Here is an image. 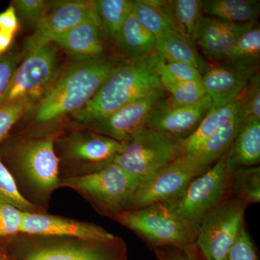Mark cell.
<instances>
[{"label": "cell", "instance_id": "obj_1", "mask_svg": "<svg viewBox=\"0 0 260 260\" xmlns=\"http://www.w3.org/2000/svg\"><path fill=\"white\" fill-rule=\"evenodd\" d=\"M57 135H13L0 143V159L23 199L47 212L59 188V161L54 148Z\"/></svg>", "mask_w": 260, "mask_h": 260}, {"label": "cell", "instance_id": "obj_24", "mask_svg": "<svg viewBox=\"0 0 260 260\" xmlns=\"http://www.w3.org/2000/svg\"><path fill=\"white\" fill-rule=\"evenodd\" d=\"M203 10L219 21L254 23L259 15L260 3L257 0H205Z\"/></svg>", "mask_w": 260, "mask_h": 260}, {"label": "cell", "instance_id": "obj_31", "mask_svg": "<svg viewBox=\"0 0 260 260\" xmlns=\"http://www.w3.org/2000/svg\"><path fill=\"white\" fill-rule=\"evenodd\" d=\"M158 78L162 88L170 94V96L167 97V102L172 105H191L207 95L202 80L179 82L165 77Z\"/></svg>", "mask_w": 260, "mask_h": 260}, {"label": "cell", "instance_id": "obj_33", "mask_svg": "<svg viewBox=\"0 0 260 260\" xmlns=\"http://www.w3.org/2000/svg\"><path fill=\"white\" fill-rule=\"evenodd\" d=\"M0 203H8L23 212L46 213L23 199L15 185V181L0 159Z\"/></svg>", "mask_w": 260, "mask_h": 260}, {"label": "cell", "instance_id": "obj_23", "mask_svg": "<svg viewBox=\"0 0 260 260\" xmlns=\"http://www.w3.org/2000/svg\"><path fill=\"white\" fill-rule=\"evenodd\" d=\"M153 52L166 61L190 64L201 75L208 69V65L197 49L194 40L179 32L157 39Z\"/></svg>", "mask_w": 260, "mask_h": 260}, {"label": "cell", "instance_id": "obj_34", "mask_svg": "<svg viewBox=\"0 0 260 260\" xmlns=\"http://www.w3.org/2000/svg\"><path fill=\"white\" fill-rule=\"evenodd\" d=\"M19 20L27 26L36 28L49 10V2L44 0H14L12 3Z\"/></svg>", "mask_w": 260, "mask_h": 260}, {"label": "cell", "instance_id": "obj_18", "mask_svg": "<svg viewBox=\"0 0 260 260\" xmlns=\"http://www.w3.org/2000/svg\"><path fill=\"white\" fill-rule=\"evenodd\" d=\"M260 161V119L249 116L244 119L239 133L226 152L225 166L229 175L257 167Z\"/></svg>", "mask_w": 260, "mask_h": 260}, {"label": "cell", "instance_id": "obj_21", "mask_svg": "<svg viewBox=\"0 0 260 260\" xmlns=\"http://www.w3.org/2000/svg\"><path fill=\"white\" fill-rule=\"evenodd\" d=\"M244 119L245 116L243 114L242 107L237 116L208 138L198 150L188 154L186 156L189 157L203 170H208L226 153L239 133Z\"/></svg>", "mask_w": 260, "mask_h": 260}, {"label": "cell", "instance_id": "obj_44", "mask_svg": "<svg viewBox=\"0 0 260 260\" xmlns=\"http://www.w3.org/2000/svg\"><path fill=\"white\" fill-rule=\"evenodd\" d=\"M8 237H0V254L6 249Z\"/></svg>", "mask_w": 260, "mask_h": 260}, {"label": "cell", "instance_id": "obj_25", "mask_svg": "<svg viewBox=\"0 0 260 260\" xmlns=\"http://www.w3.org/2000/svg\"><path fill=\"white\" fill-rule=\"evenodd\" d=\"M132 10L140 23L156 39L178 32L160 0H135Z\"/></svg>", "mask_w": 260, "mask_h": 260}, {"label": "cell", "instance_id": "obj_26", "mask_svg": "<svg viewBox=\"0 0 260 260\" xmlns=\"http://www.w3.org/2000/svg\"><path fill=\"white\" fill-rule=\"evenodd\" d=\"M132 8L129 0L93 1L94 18L103 35L114 41Z\"/></svg>", "mask_w": 260, "mask_h": 260}, {"label": "cell", "instance_id": "obj_12", "mask_svg": "<svg viewBox=\"0 0 260 260\" xmlns=\"http://www.w3.org/2000/svg\"><path fill=\"white\" fill-rule=\"evenodd\" d=\"M205 172L186 155L179 157L140 182L126 210L177 199L194 178Z\"/></svg>", "mask_w": 260, "mask_h": 260}, {"label": "cell", "instance_id": "obj_38", "mask_svg": "<svg viewBox=\"0 0 260 260\" xmlns=\"http://www.w3.org/2000/svg\"><path fill=\"white\" fill-rule=\"evenodd\" d=\"M21 59L20 52L12 49L0 56V103L9 88L15 70Z\"/></svg>", "mask_w": 260, "mask_h": 260}, {"label": "cell", "instance_id": "obj_40", "mask_svg": "<svg viewBox=\"0 0 260 260\" xmlns=\"http://www.w3.org/2000/svg\"><path fill=\"white\" fill-rule=\"evenodd\" d=\"M225 260H258L255 247L246 232L245 225H243Z\"/></svg>", "mask_w": 260, "mask_h": 260}, {"label": "cell", "instance_id": "obj_16", "mask_svg": "<svg viewBox=\"0 0 260 260\" xmlns=\"http://www.w3.org/2000/svg\"><path fill=\"white\" fill-rule=\"evenodd\" d=\"M20 234L92 239H111L116 237L95 224L51 215L47 212H23Z\"/></svg>", "mask_w": 260, "mask_h": 260}, {"label": "cell", "instance_id": "obj_19", "mask_svg": "<svg viewBox=\"0 0 260 260\" xmlns=\"http://www.w3.org/2000/svg\"><path fill=\"white\" fill-rule=\"evenodd\" d=\"M103 36L93 15L56 38L52 43H56L76 59H95L104 56Z\"/></svg>", "mask_w": 260, "mask_h": 260}, {"label": "cell", "instance_id": "obj_17", "mask_svg": "<svg viewBox=\"0 0 260 260\" xmlns=\"http://www.w3.org/2000/svg\"><path fill=\"white\" fill-rule=\"evenodd\" d=\"M258 72L241 70L227 65L208 66L202 75V83L212 101V109L225 107L234 102Z\"/></svg>", "mask_w": 260, "mask_h": 260}, {"label": "cell", "instance_id": "obj_42", "mask_svg": "<svg viewBox=\"0 0 260 260\" xmlns=\"http://www.w3.org/2000/svg\"><path fill=\"white\" fill-rule=\"evenodd\" d=\"M20 28V21L14 6L10 5L0 13V30L15 36Z\"/></svg>", "mask_w": 260, "mask_h": 260}, {"label": "cell", "instance_id": "obj_20", "mask_svg": "<svg viewBox=\"0 0 260 260\" xmlns=\"http://www.w3.org/2000/svg\"><path fill=\"white\" fill-rule=\"evenodd\" d=\"M245 97L246 88L237 99L225 107L210 109L194 133L186 139L178 142L179 158L198 150L208 138L237 116L242 109Z\"/></svg>", "mask_w": 260, "mask_h": 260}, {"label": "cell", "instance_id": "obj_14", "mask_svg": "<svg viewBox=\"0 0 260 260\" xmlns=\"http://www.w3.org/2000/svg\"><path fill=\"white\" fill-rule=\"evenodd\" d=\"M92 16L93 1L72 0L49 3L47 14L24 42L23 49L20 51L22 59L32 49L51 44L56 38Z\"/></svg>", "mask_w": 260, "mask_h": 260}, {"label": "cell", "instance_id": "obj_15", "mask_svg": "<svg viewBox=\"0 0 260 260\" xmlns=\"http://www.w3.org/2000/svg\"><path fill=\"white\" fill-rule=\"evenodd\" d=\"M212 109V101L205 95L196 104L172 105L167 97L149 116L145 129L153 130L179 142L190 136Z\"/></svg>", "mask_w": 260, "mask_h": 260}, {"label": "cell", "instance_id": "obj_7", "mask_svg": "<svg viewBox=\"0 0 260 260\" xmlns=\"http://www.w3.org/2000/svg\"><path fill=\"white\" fill-rule=\"evenodd\" d=\"M225 157L226 153L208 170L194 178L181 196L167 202L196 237L204 219L232 197Z\"/></svg>", "mask_w": 260, "mask_h": 260}, {"label": "cell", "instance_id": "obj_13", "mask_svg": "<svg viewBox=\"0 0 260 260\" xmlns=\"http://www.w3.org/2000/svg\"><path fill=\"white\" fill-rule=\"evenodd\" d=\"M167 97L165 89H157L110 115L82 126L123 143L145 129L149 116Z\"/></svg>", "mask_w": 260, "mask_h": 260}, {"label": "cell", "instance_id": "obj_8", "mask_svg": "<svg viewBox=\"0 0 260 260\" xmlns=\"http://www.w3.org/2000/svg\"><path fill=\"white\" fill-rule=\"evenodd\" d=\"M114 220L138 234L153 249L164 246L185 247L196 240L194 233L167 202L126 210Z\"/></svg>", "mask_w": 260, "mask_h": 260}, {"label": "cell", "instance_id": "obj_22", "mask_svg": "<svg viewBox=\"0 0 260 260\" xmlns=\"http://www.w3.org/2000/svg\"><path fill=\"white\" fill-rule=\"evenodd\" d=\"M157 39L143 26L133 10L114 39L123 54L130 59H142L153 53Z\"/></svg>", "mask_w": 260, "mask_h": 260}, {"label": "cell", "instance_id": "obj_10", "mask_svg": "<svg viewBox=\"0 0 260 260\" xmlns=\"http://www.w3.org/2000/svg\"><path fill=\"white\" fill-rule=\"evenodd\" d=\"M123 143L114 162L141 181L179 158L178 142L153 130L145 128Z\"/></svg>", "mask_w": 260, "mask_h": 260}, {"label": "cell", "instance_id": "obj_5", "mask_svg": "<svg viewBox=\"0 0 260 260\" xmlns=\"http://www.w3.org/2000/svg\"><path fill=\"white\" fill-rule=\"evenodd\" d=\"M124 148V143L85 127L57 135L54 148L59 161V180L102 170L114 162Z\"/></svg>", "mask_w": 260, "mask_h": 260}, {"label": "cell", "instance_id": "obj_29", "mask_svg": "<svg viewBox=\"0 0 260 260\" xmlns=\"http://www.w3.org/2000/svg\"><path fill=\"white\" fill-rule=\"evenodd\" d=\"M193 40L208 59L223 62L220 23L209 16H203L195 29Z\"/></svg>", "mask_w": 260, "mask_h": 260}, {"label": "cell", "instance_id": "obj_43", "mask_svg": "<svg viewBox=\"0 0 260 260\" xmlns=\"http://www.w3.org/2000/svg\"><path fill=\"white\" fill-rule=\"evenodd\" d=\"M14 38L15 36L0 30V56L11 49Z\"/></svg>", "mask_w": 260, "mask_h": 260}, {"label": "cell", "instance_id": "obj_3", "mask_svg": "<svg viewBox=\"0 0 260 260\" xmlns=\"http://www.w3.org/2000/svg\"><path fill=\"white\" fill-rule=\"evenodd\" d=\"M130 60L118 65L91 100L73 114L80 125L110 115L130 103L162 88L149 56Z\"/></svg>", "mask_w": 260, "mask_h": 260}, {"label": "cell", "instance_id": "obj_4", "mask_svg": "<svg viewBox=\"0 0 260 260\" xmlns=\"http://www.w3.org/2000/svg\"><path fill=\"white\" fill-rule=\"evenodd\" d=\"M12 260H128L124 241L18 234L8 237Z\"/></svg>", "mask_w": 260, "mask_h": 260}, {"label": "cell", "instance_id": "obj_37", "mask_svg": "<svg viewBox=\"0 0 260 260\" xmlns=\"http://www.w3.org/2000/svg\"><path fill=\"white\" fill-rule=\"evenodd\" d=\"M219 21V20H218ZM220 23V39H221V50L223 54V61L226 60L228 56L232 52L233 48L237 44L239 38L242 37L246 30L251 28L254 23L237 24L225 23L219 21Z\"/></svg>", "mask_w": 260, "mask_h": 260}, {"label": "cell", "instance_id": "obj_9", "mask_svg": "<svg viewBox=\"0 0 260 260\" xmlns=\"http://www.w3.org/2000/svg\"><path fill=\"white\" fill-rule=\"evenodd\" d=\"M24 56L0 106L20 103L31 107L42 100L57 78L59 60L52 44L35 48Z\"/></svg>", "mask_w": 260, "mask_h": 260}, {"label": "cell", "instance_id": "obj_6", "mask_svg": "<svg viewBox=\"0 0 260 260\" xmlns=\"http://www.w3.org/2000/svg\"><path fill=\"white\" fill-rule=\"evenodd\" d=\"M141 181L113 162L84 177L59 180V188L78 193L103 216L114 220L128 207Z\"/></svg>", "mask_w": 260, "mask_h": 260}, {"label": "cell", "instance_id": "obj_41", "mask_svg": "<svg viewBox=\"0 0 260 260\" xmlns=\"http://www.w3.org/2000/svg\"><path fill=\"white\" fill-rule=\"evenodd\" d=\"M245 119L254 116L260 119V77L259 73L253 75L246 88V97L242 106Z\"/></svg>", "mask_w": 260, "mask_h": 260}, {"label": "cell", "instance_id": "obj_2", "mask_svg": "<svg viewBox=\"0 0 260 260\" xmlns=\"http://www.w3.org/2000/svg\"><path fill=\"white\" fill-rule=\"evenodd\" d=\"M120 62L105 56L76 59L57 77L49 91L37 104L34 119L48 124L78 112L97 93Z\"/></svg>", "mask_w": 260, "mask_h": 260}, {"label": "cell", "instance_id": "obj_27", "mask_svg": "<svg viewBox=\"0 0 260 260\" xmlns=\"http://www.w3.org/2000/svg\"><path fill=\"white\" fill-rule=\"evenodd\" d=\"M260 58V28L253 25L243 34L224 64L241 70L257 72Z\"/></svg>", "mask_w": 260, "mask_h": 260}, {"label": "cell", "instance_id": "obj_45", "mask_svg": "<svg viewBox=\"0 0 260 260\" xmlns=\"http://www.w3.org/2000/svg\"><path fill=\"white\" fill-rule=\"evenodd\" d=\"M7 241H8V239H7ZM0 260H12L10 254H8V250H7V246L6 249L0 254Z\"/></svg>", "mask_w": 260, "mask_h": 260}, {"label": "cell", "instance_id": "obj_36", "mask_svg": "<svg viewBox=\"0 0 260 260\" xmlns=\"http://www.w3.org/2000/svg\"><path fill=\"white\" fill-rule=\"evenodd\" d=\"M23 213L13 205L0 203V237L20 234Z\"/></svg>", "mask_w": 260, "mask_h": 260}, {"label": "cell", "instance_id": "obj_11", "mask_svg": "<svg viewBox=\"0 0 260 260\" xmlns=\"http://www.w3.org/2000/svg\"><path fill=\"white\" fill-rule=\"evenodd\" d=\"M246 206L232 196L202 222L195 244L205 260H225L244 225Z\"/></svg>", "mask_w": 260, "mask_h": 260}, {"label": "cell", "instance_id": "obj_32", "mask_svg": "<svg viewBox=\"0 0 260 260\" xmlns=\"http://www.w3.org/2000/svg\"><path fill=\"white\" fill-rule=\"evenodd\" d=\"M149 61L158 77H165L169 79L179 82L202 80V75L199 71L190 64L166 61L154 52L149 55Z\"/></svg>", "mask_w": 260, "mask_h": 260}, {"label": "cell", "instance_id": "obj_35", "mask_svg": "<svg viewBox=\"0 0 260 260\" xmlns=\"http://www.w3.org/2000/svg\"><path fill=\"white\" fill-rule=\"evenodd\" d=\"M29 109V106L20 103H8L0 106V143L8 138Z\"/></svg>", "mask_w": 260, "mask_h": 260}, {"label": "cell", "instance_id": "obj_28", "mask_svg": "<svg viewBox=\"0 0 260 260\" xmlns=\"http://www.w3.org/2000/svg\"><path fill=\"white\" fill-rule=\"evenodd\" d=\"M177 32L193 39L195 29L203 17L201 0L162 1Z\"/></svg>", "mask_w": 260, "mask_h": 260}, {"label": "cell", "instance_id": "obj_39", "mask_svg": "<svg viewBox=\"0 0 260 260\" xmlns=\"http://www.w3.org/2000/svg\"><path fill=\"white\" fill-rule=\"evenodd\" d=\"M153 249L158 260H205L196 244L185 247L159 246Z\"/></svg>", "mask_w": 260, "mask_h": 260}, {"label": "cell", "instance_id": "obj_30", "mask_svg": "<svg viewBox=\"0 0 260 260\" xmlns=\"http://www.w3.org/2000/svg\"><path fill=\"white\" fill-rule=\"evenodd\" d=\"M231 178L232 196L246 205L260 202V168L254 167L237 171Z\"/></svg>", "mask_w": 260, "mask_h": 260}]
</instances>
